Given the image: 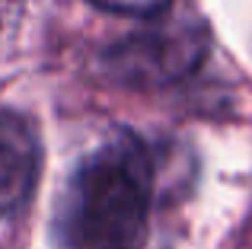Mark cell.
I'll return each instance as SVG.
<instances>
[{"label": "cell", "mask_w": 252, "mask_h": 249, "mask_svg": "<svg viewBox=\"0 0 252 249\" xmlns=\"http://www.w3.org/2000/svg\"><path fill=\"white\" fill-rule=\"evenodd\" d=\"M157 169L147 144L118 134L77 163L58 205L67 249H144L154 218Z\"/></svg>", "instance_id": "6da1fadb"}, {"label": "cell", "mask_w": 252, "mask_h": 249, "mask_svg": "<svg viewBox=\"0 0 252 249\" xmlns=\"http://www.w3.org/2000/svg\"><path fill=\"white\" fill-rule=\"evenodd\" d=\"M42 173L38 134L19 112L0 109V218L16 214L35 192Z\"/></svg>", "instance_id": "7a4b0ae2"}, {"label": "cell", "mask_w": 252, "mask_h": 249, "mask_svg": "<svg viewBox=\"0 0 252 249\" xmlns=\"http://www.w3.org/2000/svg\"><path fill=\"white\" fill-rule=\"evenodd\" d=\"M90 3L99 6V10H105V13H118V16L150 19V16H160L172 0H90Z\"/></svg>", "instance_id": "3957f363"}, {"label": "cell", "mask_w": 252, "mask_h": 249, "mask_svg": "<svg viewBox=\"0 0 252 249\" xmlns=\"http://www.w3.org/2000/svg\"><path fill=\"white\" fill-rule=\"evenodd\" d=\"M23 23V0H0V45Z\"/></svg>", "instance_id": "277c9868"}]
</instances>
